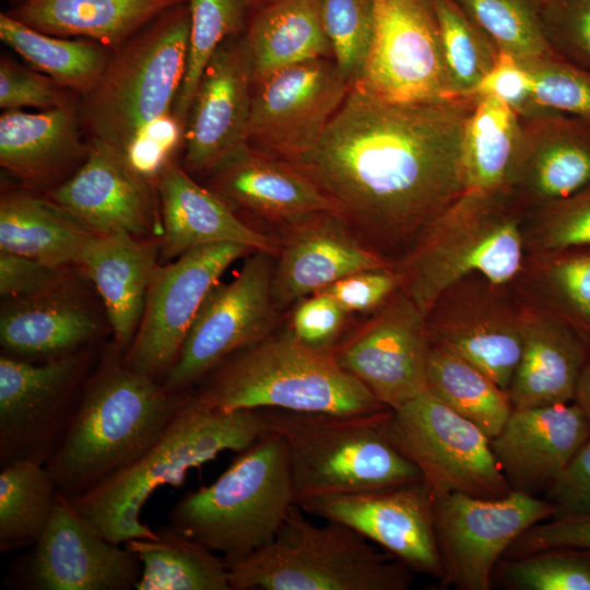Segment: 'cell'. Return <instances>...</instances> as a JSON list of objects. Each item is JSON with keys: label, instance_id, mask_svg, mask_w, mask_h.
Wrapping results in <instances>:
<instances>
[{"label": "cell", "instance_id": "6da1fadb", "mask_svg": "<svg viewBox=\"0 0 590 590\" xmlns=\"http://www.w3.org/2000/svg\"><path fill=\"white\" fill-rule=\"evenodd\" d=\"M475 101L399 104L352 86L317 144L290 164L363 243L402 257L465 191L461 146Z\"/></svg>", "mask_w": 590, "mask_h": 590}, {"label": "cell", "instance_id": "7a4b0ae2", "mask_svg": "<svg viewBox=\"0 0 590 590\" xmlns=\"http://www.w3.org/2000/svg\"><path fill=\"white\" fill-rule=\"evenodd\" d=\"M192 391L172 392L130 368L113 342L88 374L45 468L70 500L135 461L164 433Z\"/></svg>", "mask_w": 590, "mask_h": 590}, {"label": "cell", "instance_id": "3957f363", "mask_svg": "<svg viewBox=\"0 0 590 590\" xmlns=\"http://www.w3.org/2000/svg\"><path fill=\"white\" fill-rule=\"evenodd\" d=\"M264 433L260 410L212 408L198 401L192 392L143 455L71 503L110 542L156 539L155 530L140 520V512L158 486L180 487L190 469L214 460L223 451L239 453Z\"/></svg>", "mask_w": 590, "mask_h": 590}, {"label": "cell", "instance_id": "277c9868", "mask_svg": "<svg viewBox=\"0 0 590 590\" xmlns=\"http://www.w3.org/2000/svg\"><path fill=\"white\" fill-rule=\"evenodd\" d=\"M193 396L225 411L362 414L387 409L333 353L308 347L288 328L226 357Z\"/></svg>", "mask_w": 590, "mask_h": 590}, {"label": "cell", "instance_id": "5b68a950", "mask_svg": "<svg viewBox=\"0 0 590 590\" xmlns=\"http://www.w3.org/2000/svg\"><path fill=\"white\" fill-rule=\"evenodd\" d=\"M510 190H465L441 212L400 258V288L427 318L440 298L471 273L493 284L521 269L520 209Z\"/></svg>", "mask_w": 590, "mask_h": 590}, {"label": "cell", "instance_id": "8992f818", "mask_svg": "<svg viewBox=\"0 0 590 590\" xmlns=\"http://www.w3.org/2000/svg\"><path fill=\"white\" fill-rule=\"evenodd\" d=\"M266 432L287 448L296 504L323 495L421 481L418 469L389 440V409L362 414L260 410Z\"/></svg>", "mask_w": 590, "mask_h": 590}, {"label": "cell", "instance_id": "52a82bcc", "mask_svg": "<svg viewBox=\"0 0 590 590\" xmlns=\"http://www.w3.org/2000/svg\"><path fill=\"white\" fill-rule=\"evenodd\" d=\"M295 505L286 445L266 432L212 484L180 497L168 519L232 563L269 544Z\"/></svg>", "mask_w": 590, "mask_h": 590}, {"label": "cell", "instance_id": "ba28073f", "mask_svg": "<svg viewBox=\"0 0 590 590\" xmlns=\"http://www.w3.org/2000/svg\"><path fill=\"white\" fill-rule=\"evenodd\" d=\"M227 566L232 590H405L414 574L342 523L310 522L298 505L269 544Z\"/></svg>", "mask_w": 590, "mask_h": 590}, {"label": "cell", "instance_id": "9c48e42d", "mask_svg": "<svg viewBox=\"0 0 590 590\" xmlns=\"http://www.w3.org/2000/svg\"><path fill=\"white\" fill-rule=\"evenodd\" d=\"M189 30L186 2L161 13L115 50L84 95L80 118L92 140L126 154L152 125L173 115L186 73Z\"/></svg>", "mask_w": 590, "mask_h": 590}, {"label": "cell", "instance_id": "30bf717a", "mask_svg": "<svg viewBox=\"0 0 590 590\" xmlns=\"http://www.w3.org/2000/svg\"><path fill=\"white\" fill-rule=\"evenodd\" d=\"M385 432L418 469L434 497L463 493L498 498L512 489L497 464L491 439L429 390L389 409Z\"/></svg>", "mask_w": 590, "mask_h": 590}, {"label": "cell", "instance_id": "8fae6325", "mask_svg": "<svg viewBox=\"0 0 590 590\" xmlns=\"http://www.w3.org/2000/svg\"><path fill=\"white\" fill-rule=\"evenodd\" d=\"M94 346L46 362L0 355V468L45 465L94 367Z\"/></svg>", "mask_w": 590, "mask_h": 590}, {"label": "cell", "instance_id": "7c38bea8", "mask_svg": "<svg viewBox=\"0 0 590 590\" xmlns=\"http://www.w3.org/2000/svg\"><path fill=\"white\" fill-rule=\"evenodd\" d=\"M274 262L273 255L253 251L233 281L210 291L162 381L167 390H194L226 357L275 332L280 308L273 296Z\"/></svg>", "mask_w": 590, "mask_h": 590}, {"label": "cell", "instance_id": "4fadbf2b", "mask_svg": "<svg viewBox=\"0 0 590 590\" xmlns=\"http://www.w3.org/2000/svg\"><path fill=\"white\" fill-rule=\"evenodd\" d=\"M554 514L545 498L517 489L498 498L463 493L435 497L441 582L460 590H489L495 568L511 544Z\"/></svg>", "mask_w": 590, "mask_h": 590}, {"label": "cell", "instance_id": "5bb4252c", "mask_svg": "<svg viewBox=\"0 0 590 590\" xmlns=\"http://www.w3.org/2000/svg\"><path fill=\"white\" fill-rule=\"evenodd\" d=\"M353 86L399 104L456 98L433 0H376L370 51Z\"/></svg>", "mask_w": 590, "mask_h": 590}, {"label": "cell", "instance_id": "9a60e30c", "mask_svg": "<svg viewBox=\"0 0 590 590\" xmlns=\"http://www.w3.org/2000/svg\"><path fill=\"white\" fill-rule=\"evenodd\" d=\"M252 252L239 244H215L160 264L139 328L123 353L125 363L162 382L178 359L210 291L232 263Z\"/></svg>", "mask_w": 590, "mask_h": 590}, {"label": "cell", "instance_id": "2e32d148", "mask_svg": "<svg viewBox=\"0 0 590 590\" xmlns=\"http://www.w3.org/2000/svg\"><path fill=\"white\" fill-rule=\"evenodd\" d=\"M141 573L138 556L101 535L59 491L48 526L12 564L7 583L28 590H130Z\"/></svg>", "mask_w": 590, "mask_h": 590}, {"label": "cell", "instance_id": "e0dca14e", "mask_svg": "<svg viewBox=\"0 0 590 590\" xmlns=\"http://www.w3.org/2000/svg\"><path fill=\"white\" fill-rule=\"evenodd\" d=\"M426 317L400 288L365 323L340 340L337 363L389 409L427 390Z\"/></svg>", "mask_w": 590, "mask_h": 590}, {"label": "cell", "instance_id": "ac0fdd59", "mask_svg": "<svg viewBox=\"0 0 590 590\" xmlns=\"http://www.w3.org/2000/svg\"><path fill=\"white\" fill-rule=\"evenodd\" d=\"M255 86L249 144L287 163L317 144L351 88L326 58L285 68Z\"/></svg>", "mask_w": 590, "mask_h": 590}, {"label": "cell", "instance_id": "d6986e66", "mask_svg": "<svg viewBox=\"0 0 590 590\" xmlns=\"http://www.w3.org/2000/svg\"><path fill=\"white\" fill-rule=\"evenodd\" d=\"M435 497L423 480L384 488L323 495L298 504L305 514L342 523L414 573L442 579L435 533Z\"/></svg>", "mask_w": 590, "mask_h": 590}, {"label": "cell", "instance_id": "ffe728a7", "mask_svg": "<svg viewBox=\"0 0 590 590\" xmlns=\"http://www.w3.org/2000/svg\"><path fill=\"white\" fill-rule=\"evenodd\" d=\"M47 198L96 235L160 239L163 233L156 187L122 151L99 141L92 140L84 162Z\"/></svg>", "mask_w": 590, "mask_h": 590}, {"label": "cell", "instance_id": "44dd1931", "mask_svg": "<svg viewBox=\"0 0 590 590\" xmlns=\"http://www.w3.org/2000/svg\"><path fill=\"white\" fill-rule=\"evenodd\" d=\"M252 63L244 34L227 38L208 63L186 121L184 168L210 174L249 145Z\"/></svg>", "mask_w": 590, "mask_h": 590}, {"label": "cell", "instance_id": "7402d4cb", "mask_svg": "<svg viewBox=\"0 0 590 590\" xmlns=\"http://www.w3.org/2000/svg\"><path fill=\"white\" fill-rule=\"evenodd\" d=\"M280 227L273 273L280 309L352 273L396 267L363 243L338 212L308 214Z\"/></svg>", "mask_w": 590, "mask_h": 590}, {"label": "cell", "instance_id": "603a6c76", "mask_svg": "<svg viewBox=\"0 0 590 590\" xmlns=\"http://www.w3.org/2000/svg\"><path fill=\"white\" fill-rule=\"evenodd\" d=\"M589 438L587 420L573 401L514 408L491 445L510 487L535 495L548 489Z\"/></svg>", "mask_w": 590, "mask_h": 590}, {"label": "cell", "instance_id": "cb8c5ba5", "mask_svg": "<svg viewBox=\"0 0 590 590\" xmlns=\"http://www.w3.org/2000/svg\"><path fill=\"white\" fill-rule=\"evenodd\" d=\"M522 132L510 191L538 208L590 185V123L547 110L521 118Z\"/></svg>", "mask_w": 590, "mask_h": 590}, {"label": "cell", "instance_id": "d4e9b609", "mask_svg": "<svg viewBox=\"0 0 590 590\" xmlns=\"http://www.w3.org/2000/svg\"><path fill=\"white\" fill-rule=\"evenodd\" d=\"M155 187L163 224L160 260L164 263L188 250L215 244H239L276 255L275 236L245 224L227 201L194 181L173 160L162 168Z\"/></svg>", "mask_w": 590, "mask_h": 590}, {"label": "cell", "instance_id": "484cf974", "mask_svg": "<svg viewBox=\"0 0 590 590\" xmlns=\"http://www.w3.org/2000/svg\"><path fill=\"white\" fill-rule=\"evenodd\" d=\"M209 175V188L229 204L279 225L317 212H338L334 203L293 165L250 144Z\"/></svg>", "mask_w": 590, "mask_h": 590}, {"label": "cell", "instance_id": "4316f807", "mask_svg": "<svg viewBox=\"0 0 590 590\" xmlns=\"http://www.w3.org/2000/svg\"><path fill=\"white\" fill-rule=\"evenodd\" d=\"M158 260L160 239L127 233L95 234L82 257L79 270L95 285L114 343L123 353L141 322Z\"/></svg>", "mask_w": 590, "mask_h": 590}, {"label": "cell", "instance_id": "83f0119b", "mask_svg": "<svg viewBox=\"0 0 590 590\" xmlns=\"http://www.w3.org/2000/svg\"><path fill=\"white\" fill-rule=\"evenodd\" d=\"M102 332L97 315L78 294L64 291L2 305V353L30 362L60 358L94 346Z\"/></svg>", "mask_w": 590, "mask_h": 590}, {"label": "cell", "instance_id": "f1b7e54d", "mask_svg": "<svg viewBox=\"0 0 590 590\" xmlns=\"http://www.w3.org/2000/svg\"><path fill=\"white\" fill-rule=\"evenodd\" d=\"M81 123L72 105L39 113L4 110L0 116L1 167L28 185L52 184L88 153L81 140Z\"/></svg>", "mask_w": 590, "mask_h": 590}, {"label": "cell", "instance_id": "f546056e", "mask_svg": "<svg viewBox=\"0 0 590 590\" xmlns=\"http://www.w3.org/2000/svg\"><path fill=\"white\" fill-rule=\"evenodd\" d=\"M523 322V346L508 389L514 408L573 402L589 358L582 338L558 316Z\"/></svg>", "mask_w": 590, "mask_h": 590}, {"label": "cell", "instance_id": "4dcf8cb0", "mask_svg": "<svg viewBox=\"0 0 590 590\" xmlns=\"http://www.w3.org/2000/svg\"><path fill=\"white\" fill-rule=\"evenodd\" d=\"M188 0H26L8 13L58 37L87 38L117 50L164 11Z\"/></svg>", "mask_w": 590, "mask_h": 590}, {"label": "cell", "instance_id": "1f68e13d", "mask_svg": "<svg viewBox=\"0 0 590 590\" xmlns=\"http://www.w3.org/2000/svg\"><path fill=\"white\" fill-rule=\"evenodd\" d=\"M322 0H274L253 11L244 33L253 84L285 68L331 54Z\"/></svg>", "mask_w": 590, "mask_h": 590}, {"label": "cell", "instance_id": "d6a6232c", "mask_svg": "<svg viewBox=\"0 0 590 590\" xmlns=\"http://www.w3.org/2000/svg\"><path fill=\"white\" fill-rule=\"evenodd\" d=\"M95 234L47 197L9 191L0 199V251L79 269Z\"/></svg>", "mask_w": 590, "mask_h": 590}, {"label": "cell", "instance_id": "836d02e7", "mask_svg": "<svg viewBox=\"0 0 590 590\" xmlns=\"http://www.w3.org/2000/svg\"><path fill=\"white\" fill-rule=\"evenodd\" d=\"M522 132L521 117L494 96H476L462 137L465 190H509Z\"/></svg>", "mask_w": 590, "mask_h": 590}, {"label": "cell", "instance_id": "e575fe53", "mask_svg": "<svg viewBox=\"0 0 590 590\" xmlns=\"http://www.w3.org/2000/svg\"><path fill=\"white\" fill-rule=\"evenodd\" d=\"M156 539H132L123 544L142 564L137 590H232L228 566L172 523L155 529Z\"/></svg>", "mask_w": 590, "mask_h": 590}, {"label": "cell", "instance_id": "d590c367", "mask_svg": "<svg viewBox=\"0 0 590 590\" xmlns=\"http://www.w3.org/2000/svg\"><path fill=\"white\" fill-rule=\"evenodd\" d=\"M0 38L36 70L60 86L83 95L97 84L110 58L104 46L95 40L49 35L27 26L8 12L0 14Z\"/></svg>", "mask_w": 590, "mask_h": 590}, {"label": "cell", "instance_id": "8d00e7d4", "mask_svg": "<svg viewBox=\"0 0 590 590\" xmlns=\"http://www.w3.org/2000/svg\"><path fill=\"white\" fill-rule=\"evenodd\" d=\"M426 377L427 390L474 423L491 440L502 432L512 412L508 391L440 345H430Z\"/></svg>", "mask_w": 590, "mask_h": 590}, {"label": "cell", "instance_id": "74e56055", "mask_svg": "<svg viewBox=\"0 0 590 590\" xmlns=\"http://www.w3.org/2000/svg\"><path fill=\"white\" fill-rule=\"evenodd\" d=\"M58 486L45 465L19 461L0 470V551L32 546L52 516Z\"/></svg>", "mask_w": 590, "mask_h": 590}, {"label": "cell", "instance_id": "f35d334b", "mask_svg": "<svg viewBox=\"0 0 590 590\" xmlns=\"http://www.w3.org/2000/svg\"><path fill=\"white\" fill-rule=\"evenodd\" d=\"M427 329L433 344L467 359L508 391L522 352V321L487 316Z\"/></svg>", "mask_w": 590, "mask_h": 590}, {"label": "cell", "instance_id": "ab89813d", "mask_svg": "<svg viewBox=\"0 0 590 590\" xmlns=\"http://www.w3.org/2000/svg\"><path fill=\"white\" fill-rule=\"evenodd\" d=\"M190 30L186 73L173 115L185 132L199 81L219 47L229 37L244 34L250 16L246 0H188Z\"/></svg>", "mask_w": 590, "mask_h": 590}, {"label": "cell", "instance_id": "60d3db41", "mask_svg": "<svg viewBox=\"0 0 590 590\" xmlns=\"http://www.w3.org/2000/svg\"><path fill=\"white\" fill-rule=\"evenodd\" d=\"M452 96H475L499 49L455 0H433Z\"/></svg>", "mask_w": 590, "mask_h": 590}, {"label": "cell", "instance_id": "b9f144b4", "mask_svg": "<svg viewBox=\"0 0 590 590\" xmlns=\"http://www.w3.org/2000/svg\"><path fill=\"white\" fill-rule=\"evenodd\" d=\"M502 51L520 61L554 56L543 32L542 0H455Z\"/></svg>", "mask_w": 590, "mask_h": 590}, {"label": "cell", "instance_id": "7bdbcfd3", "mask_svg": "<svg viewBox=\"0 0 590 590\" xmlns=\"http://www.w3.org/2000/svg\"><path fill=\"white\" fill-rule=\"evenodd\" d=\"M322 22L341 76L356 84L375 33L376 0H322Z\"/></svg>", "mask_w": 590, "mask_h": 590}, {"label": "cell", "instance_id": "ee69618b", "mask_svg": "<svg viewBox=\"0 0 590 590\" xmlns=\"http://www.w3.org/2000/svg\"><path fill=\"white\" fill-rule=\"evenodd\" d=\"M495 570L514 590H590V552L554 547L502 558Z\"/></svg>", "mask_w": 590, "mask_h": 590}, {"label": "cell", "instance_id": "f6af8a7d", "mask_svg": "<svg viewBox=\"0 0 590 590\" xmlns=\"http://www.w3.org/2000/svg\"><path fill=\"white\" fill-rule=\"evenodd\" d=\"M544 271L546 288L560 317L586 342L590 335V248L553 253ZM588 346V344H587Z\"/></svg>", "mask_w": 590, "mask_h": 590}, {"label": "cell", "instance_id": "bcb514c9", "mask_svg": "<svg viewBox=\"0 0 590 590\" xmlns=\"http://www.w3.org/2000/svg\"><path fill=\"white\" fill-rule=\"evenodd\" d=\"M521 62L530 74L533 96L541 107L590 123L589 71L556 55Z\"/></svg>", "mask_w": 590, "mask_h": 590}, {"label": "cell", "instance_id": "7dc6e473", "mask_svg": "<svg viewBox=\"0 0 590 590\" xmlns=\"http://www.w3.org/2000/svg\"><path fill=\"white\" fill-rule=\"evenodd\" d=\"M534 243L544 252L590 248V185L534 208Z\"/></svg>", "mask_w": 590, "mask_h": 590}, {"label": "cell", "instance_id": "c3c4849f", "mask_svg": "<svg viewBox=\"0 0 590 590\" xmlns=\"http://www.w3.org/2000/svg\"><path fill=\"white\" fill-rule=\"evenodd\" d=\"M541 20L553 52L590 72V0H542Z\"/></svg>", "mask_w": 590, "mask_h": 590}, {"label": "cell", "instance_id": "681fc988", "mask_svg": "<svg viewBox=\"0 0 590 590\" xmlns=\"http://www.w3.org/2000/svg\"><path fill=\"white\" fill-rule=\"evenodd\" d=\"M70 269L74 268L0 251V295L21 299L75 287Z\"/></svg>", "mask_w": 590, "mask_h": 590}, {"label": "cell", "instance_id": "f907efd6", "mask_svg": "<svg viewBox=\"0 0 590 590\" xmlns=\"http://www.w3.org/2000/svg\"><path fill=\"white\" fill-rule=\"evenodd\" d=\"M64 87L2 57L0 61V107L3 110L35 107L42 110L71 105Z\"/></svg>", "mask_w": 590, "mask_h": 590}, {"label": "cell", "instance_id": "816d5d0a", "mask_svg": "<svg viewBox=\"0 0 590 590\" xmlns=\"http://www.w3.org/2000/svg\"><path fill=\"white\" fill-rule=\"evenodd\" d=\"M346 315L332 297L315 293L296 303L288 329L308 347L333 353L341 340Z\"/></svg>", "mask_w": 590, "mask_h": 590}, {"label": "cell", "instance_id": "f5cc1de1", "mask_svg": "<svg viewBox=\"0 0 590 590\" xmlns=\"http://www.w3.org/2000/svg\"><path fill=\"white\" fill-rule=\"evenodd\" d=\"M401 282L396 268L363 270L342 278L317 293L332 297L346 314L378 310Z\"/></svg>", "mask_w": 590, "mask_h": 590}, {"label": "cell", "instance_id": "db71d44e", "mask_svg": "<svg viewBox=\"0 0 590 590\" xmlns=\"http://www.w3.org/2000/svg\"><path fill=\"white\" fill-rule=\"evenodd\" d=\"M475 96H494L521 118L547 111L534 99L532 82L524 64L512 55L499 50L491 71L479 84Z\"/></svg>", "mask_w": 590, "mask_h": 590}, {"label": "cell", "instance_id": "11a10c76", "mask_svg": "<svg viewBox=\"0 0 590 590\" xmlns=\"http://www.w3.org/2000/svg\"><path fill=\"white\" fill-rule=\"evenodd\" d=\"M564 547L590 552V516L552 518L526 530L503 558H516L538 551Z\"/></svg>", "mask_w": 590, "mask_h": 590}, {"label": "cell", "instance_id": "9f6ffc18", "mask_svg": "<svg viewBox=\"0 0 590 590\" xmlns=\"http://www.w3.org/2000/svg\"><path fill=\"white\" fill-rule=\"evenodd\" d=\"M545 499L555 509L553 518L590 516V438L548 487Z\"/></svg>", "mask_w": 590, "mask_h": 590}, {"label": "cell", "instance_id": "6f0895ef", "mask_svg": "<svg viewBox=\"0 0 590 590\" xmlns=\"http://www.w3.org/2000/svg\"><path fill=\"white\" fill-rule=\"evenodd\" d=\"M574 401L581 409L590 430V357L581 371Z\"/></svg>", "mask_w": 590, "mask_h": 590}, {"label": "cell", "instance_id": "680465c9", "mask_svg": "<svg viewBox=\"0 0 590 590\" xmlns=\"http://www.w3.org/2000/svg\"><path fill=\"white\" fill-rule=\"evenodd\" d=\"M272 1L274 0H246L249 9H250V14L253 12V11H257L259 10L260 8L271 3Z\"/></svg>", "mask_w": 590, "mask_h": 590}, {"label": "cell", "instance_id": "91938a15", "mask_svg": "<svg viewBox=\"0 0 590 590\" xmlns=\"http://www.w3.org/2000/svg\"><path fill=\"white\" fill-rule=\"evenodd\" d=\"M17 4L25 2L26 0H14Z\"/></svg>", "mask_w": 590, "mask_h": 590}]
</instances>
